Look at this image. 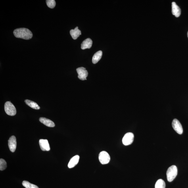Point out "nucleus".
Returning a JSON list of instances; mask_svg holds the SVG:
<instances>
[{
	"label": "nucleus",
	"mask_w": 188,
	"mask_h": 188,
	"mask_svg": "<svg viewBox=\"0 0 188 188\" xmlns=\"http://www.w3.org/2000/svg\"><path fill=\"white\" fill-rule=\"evenodd\" d=\"M13 33L16 38L26 40L31 39L33 36L31 31L26 28L16 29L14 31Z\"/></svg>",
	"instance_id": "1"
},
{
	"label": "nucleus",
	"mask_w": 188,
	"mask_h": 188,
	"mask_svg": "<svg viewBox=\"0 0 188 188\" xmlns=\"http://www.w3.org/2000/svg\"><path fill=\"white\" fill-rule=\"evenodd\" d=\"M178 173L177 167L175 165L169 167L167 171V177L169 182L173 181L176 177Z\"/></svg>",
	"instance_id": "2"
},
{
	"label": "nucleus",
	"mask_w": 188,
	"mask_h": 188,
	"mask_svg": "<svg viewBox=\"0 0 188 188\" xmlns=\"http://www.w3.org/2000/svg\"><path fill=\"white\" fill-rule=\"evenodd\" d=\"M4 108L6 113L9 115L13 116L16 115V107L10 101L6 102Z\"/></svg>",
	"instance_id": "3"
},
{
	"label": "nucleus",
	"mask_w": 188,
	"mask_h": 188,
	"mask_svg": "<svg viewBox=\"0 0 188 188\" xmlns=\"http://www.w3.org/2000/svg\"><path fill=\"white\" fill-rule=\"evenodd\" d=\"M99 161L102 164H108L110 162V155L107 152L103 151L100 152L99 154Z\"/></svg>",
	"instance_id": "4"
},
{
	"label": "nucleus",
	"mask_w": 188,
	"mask_h": 188,
	"mask_svg": "<svg viewBox=\"0 0 188 188\" xmlns=\"http://www.w3.org/2000/svg\"><path fill=\"white\" fill-rule=\"evenodd\" d=\"M134 135L131 132L127 133L124 135L122 139V143L124 145L127 146L132 143Z\"/></svg>",
	"instance_id": "5"
},
{
	"label": "nucleus",
	"mask_w": 188,
	"mask_h": 188,
	"mask_svg": "<svg viewBox=\"0 0 188 188\" xmlns=\"http://www.w3.org/2000/svg\"><path fill=\"white\" fill-rule=\"evenodd\" d=\"M76 71L78 74V78L81 80H87V77L88 75L87 70L86 68L81 67L77 68Z\"/></svg>",
	"instance_id": "6"
},
{
	"label": "nucleus",
	"mask_w": 188,
	"mask_h": 188,
	"mask_svg": "<svg viewBox=\"0 0 188 188\" xmlns=\"http://www.w3.org/2000/svg\"><path fill=\"white\" fill-rule=\"evenodd\" d=\"M172 127L177 133L179 135H181L183 133L182 126L179 121L177 119H174L172 122Z\"/></svg>",
	"instance_id": "7"
},
{
	"label": "nucleus",
	"mask_w": 188,
	"mask_h": 188,
	"mask_svg": "<svg viewBox=\"0 0 188 188\" xmlns=\"http://www.w3.org/2000/svg\"><path fill=\"white\" fill-rule=\"evenodd\" d=\"M8 145L10 151L12 152L15 151L16 147V141L15 136H12L8 141Z\"/></svg>",
	"instance_id": "8"
},
{
	"label": "nucleus",
	"mask_w": 188,
	"mask_h": 188,
	"mask_svg": "<svg viewBox=\"0 0 188 188\" xmlns=\"http://www.w3.org/2000/svg\"><path fill=\"white\" fill-rule=\"evenodd\" d=\"M39 144L41 149L43 151H49L50 150L49 142L47 139H41L39 140Z\"/></svg>",
	"instance_id": "9"
},
{
	"label": "nucleus",
	"mask_w": 188,
	"mask_h": 188,
	"mask_svg": "<svg viewBox=\"0 0 188 188\" xmlns=\"http://www.w3.org/2000/svg\"><path fill=\"white\" fill-rule=\"evenodd\" d=\"M172 14L176 17H179L181 14V10L176 3L173 2L172 3Z\"/></svg>",
	"instance_id": "10"
},
{
	"label": "nucleus",
	"mask_w": 188,
	"mask_h": 188,
	"mask_svg": "<svg viewBox=\"0 0 188 188\" xmlns=\"http://www.w3.org/2000/svg\"><path fill=\"white\" fill-rule=\"evenodd\" d=\"M79 159V156L78 155H75L71 159L68 164L69 168H72L75 167L78 164Z\"/></svg>",
	"instance_id": "11"
},
{
	"label": "nucleus",
	"mask_w": 188,
	"mask_h": 188,
	"mask_svg": "<svg viewBox=\"0 0 188 188\" xmlns=\"http://www.w3.org/2000/svg\"><path fill=\"white\" fill-rule=\"evenodd\" d=\"M92 44H93V41L90 38H87L85 40L81 43V49L82 50L90 49L92 47Z\"/></svg>",
	"instance_id": "12"
},
{
	"label": "nucleus",
	"mask_w": 188,
	"mask_h": 188,
	"mask_svg": "<svg viewBox=\"0 0 188 188\" xmlns=\"http://www.w3.org/2000/svg\"><path fill=\"white\" fill-rule=\"evenodd\" d=\"M39 121L43 124L46 126L49 127H54L55 125L54 123L51 120L44 118H39Z\"/></svg>",
	"instance_id": "13"
},
{
	"label": "nucleus",
	"mask_w": 188,
	"mask_h": 188,
	"mask_svg": "<svg viewBox=\"0 0 188 188\" xmlns=\"http://www.w3.org/2000/svg\"><path fill=\"white\" fill-rule=\"evenodd\" d=\"M70 33L72 38L74 39H76L81 35V31L78 29V27H76L74 29L70 30Z\"/></svg>",
	"instance_id": "14"
},
{
	"label": "nucleus",
	"mask_w": 188,
	"mask_h": 188,
	"mask_svg": "<svg viewBox=\"0 0 188 188\" xmlns=\"http://www.w3.org/2000/svg\"><path fill=\"white\" fill-rule=\"evenodd\" d=\"M102 55V51H99L96 52L93 56V60H92L93 63L94 64H97L101 59Z\"/></svg>",
	"instance_id": "15"
},
{
	"label": "nucleus",
	"mask_w": 188,
	"mask_h": 188,
	"mask_svg": "<svg viewBox=\"0 0 188 188\" xmlns=\"http://www.w3.org/2000/svg\"><path fill=\"white\" fill-rule=\"evenodd\" d=\"M25 103L30 107L35 110H39L40 109L39 106L36 102L31 101L30 100L27 99L25 100Z\"/></svg>",
	"instance_id": "16"
},
{
	"label": "nucleus",
	"mask_w": 188,
	"mask_h": 188,
	"mask_svg": "<svg viewBox=\"0 0 188 188\" xmlns=\"http://www.w3.org/2000/svg\"><path fill=\"white\" fill-rule=\"evenodd\" d=\"M166 184L162 179H159L156 181L155 185V188H165Z\"/></svg>",
	"instance_id": "17"
},
{
	"label": "nucleus",
	"mask_w": 188,
	"mask_h": 188,
	"mask_svg": "<svg viewBox=\"0 0 188 188\" xmlns=\"http://www.w3.org/2000/svg\"><path fill=\"white\" fill-rule=\"evenodd\" d=\"M22 184L23 186L26 188H39L37 186L27 181H23Z\"/></svg>",
	"instance_id": "18"
},
{
	"label": "nucleus",
	"mask_w": 188,
	"mask_h": 188,
	"mask_svg": "<svg viewBox=\"0 0 188 188\" xmlns=\"http://www.w3.org/2000/svg\"><path fill=\"white\" fill-rule=\"evenodd\" d=\"M46 1L48 7L53 8L55 7L56 2L54 0H47Z\"/></svg>",
	"instance_id": "19"
},
{
	"label": "nucleus",
	"mask_w": 188,
	"mask_h": 188,
	"mask_svg": "<svg viewBox=\"0 0 188 188\" xmlns=\"http://www.w3.org/2000/svg\"><path fill=\"white\" fill-rule=\"evenodd\" d=\"M7 168V164L5 161L3 159L1 158L0 159V170L3 171Z\"/></svg>",
	"instance_id": "20"
},
{
	"label": "nucleus",
	"mask_w": 188,
	"mask_h": 188,
	"mask_svg": "<svg viewBox=\"0 0 188 188\" xmlns=\"http://www.w3.org/2000/svg\"><path fill=\"white\" fill-rule=\"evenodd\" d=\"M187 36H188V33H187Z\"/></svg>",
	"instance_id": "21"
}]
</instances>
